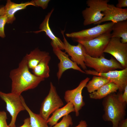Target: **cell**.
Masks as SVG:
<instances>
[{
    "label": "cell",
    "instance_id": "cell-1",
    "mask_svg": "<svg viewBox=\"0 0 127 127\" xmlns=\"http://www.w3.org/2000/svg\"><path fill=\"white\" fill-rule=\"evenodd\" d=\"M24 57L18 68L11 70L9 77L12 80L11 92L20 95L23 91L36 87L45 79L37 76L29 71Z\"/></svg>",
    "mask_w": 127,
    "mask_h": 127
},
{
    "label": "cell",
    "instance_id": "cell-2",
    "mask_svg": "<svg viewBox=\"0 0 127 127\" xmlns=\"http://www.w3.org/2000/svg\"><path fill=\"white\" fill-rule=\"evenodd\" d=\"M102 103L104 111L103 119L111 122L112 127H118L120 122L125 119L127 103L122 100L119 93H114L103 98Z\"/></svg>",
    "mask_w": 127,
    "mask_h": 127
},
{
    "label": "cell",
    "instance_id": "cell-3",
    "mask_svg": "<svg viewBox=\"0 0 127 127\" xmlns=\"http://www.w3.org/2000/svg\"><path fill=\"white\" fill-rule=\"evenodd\" d=\"M109 0H88L86 4L88 7L82 12L84 19L83 25L94 24L100 20L104 16L103 11L107 8Z\"/></svg>",
    "mask_w": 127,
    "mask_h": 127
},
{
    "label": "cell",
    "instance_id": "cell-4",
    "mask_svg": "<svg viewBox=\"0 0 127 127\" xmlns=\"http://www.w3.org/2000/svg\"><path fill=\"white\" fill-rule=\"evenodd\" d=\"M64 105L63 101L57 93L56 87L50 82L49 93L41 104L39 114L47 121L51 114Z\"/></svg>",
    "mask_w": 127,
    "mask_h": 127
},
{
    "label": "cell",
    "instance_id": "cell-5",
    "mask_svg": "<svg viewBox=\"0 0 127 127\" xmlns=\"http://www.w3.org/2000/svg\"><path fill=\"white\" fill-rule=\"evenodd\" d=\"M84 55V63L86 67L93 68L98 73H105L116 69H124L120 63L112 58L108 59L103 55L99 57L93 58L86 52Z\"/></svg>",
    "mask_w": 127,
    "mask_h": 127
},
{
    "label": "cell",
    "instance_id": "cell-6",
    "mask_svg": "<svg viewBox=\"0 0 127 127\" xmlns=\"http://www.w3.org/2000/svg\"><path fill=\"white\" fill-rule=\"evenodd\" d=\"M114 23L110 22L102 24H98L89 28L67 33L65 35L67 37L75 39L76 40H88L105 34L111 33Z\"/></svg>",
    "mask_w": 127,
    "mask_h": 127
},
{
    "label": "cell",
    "instance_id": "cell-7",
    "mask_svg": "<svg viewBox=\"0 0 127 127\" xmlns=\"http://www.w3.org/2000/svg\"><path fill=\"white\" fill-rule=\"evenodd\" d=\"M111 33L87 41L75 40L83 45L88 55L93 58L99 57L103 55L104 50L111 38Z\"/></svg>",
    "mask_w": 127,
    "mask_h": 127
},
{
    "label": "cell",
    "instance_id": "cell-8",
    "mask_svg": "<svg viewBox=\"0 0 127 127\" xmlns=\"http://www.w3.org/2000/svg\"><path fill=\"white\" fill-rule=\"evenodd\" d=\"M21 95L11 92L6 93L0 91V97L5 103L6 110L11 117V121L8 125L9 127H16L15 123L18 114L21 111L25 110Z\"/></svg>",
    "mask_w": 127,
    "mask_h": 127
},
{
    "label": "cell",
    "instance_id": "cell-9",
    "mask_svg": "<svg viewBox=\"0 0 127 127\" xmlns=\"http://www.w3.org/2000/svg\"><path fill=\"white\" fill-rule=\"evenodd\" d=\"M119 38L111 37L104 51L113 56L123 68H127V43H123Z\"/></svg>",
    "mask_w": 127,
    "mask_h": 127
},
{
    "label": "cell",
    "instance_id": "cell-10",
    "mask_svg": "<svg viewBox=\"0 0 127 127\" xmlns=\"http://www.w3.org/2000/svg\"><path fill=\"white\" fill-rule=\"evenodd\" d=\"M90 79V78H86L81 81L76 88L72 90H67L65 92L64 100L67 103L71 102L73 103L76 117L79 116V111L85 105L82 92Z\"/></svg>",
    "mask_w": 127,
    "mask_h": 127
},
{
    "label": "cell",
    "instance_id": "cell-11",
    "mask_svg": "<svg viewBox=\"0 0 127 127\" xmlns=\"http://www.w3.org/2000/svg\"><path fill=\"white\" fill-rule=\"evenodd\" d=\"M85 74L102 76L116 85L119 93H122L127 85V68L120 70H114L105 73H98L94 70H85Z\"/></svg>",
    "mask_w": 127,
    "mask_h": 127
},
{
    "label": "cell",
    "instance_id": "cell-12",
    "mask_svg": "<svg viewBox=\"0 0 127 127\" xmlns=\"http://www.w3.org/2000/svg\"><path fill=\"white\" fill-rule=\"evenodd\" d=\"M51 44L54 53L60 60V62L58 64V71L57 73V76L58 80L61 78L63 73L69 69H73L85 73L84 71L82 70L75 63L69 59L68 55L65 52L62 51L52 41Z\"/></svg>",
    "mask_w": 127,
    "mask_h": 127
},
{
    "label": "cell",
    "instance_id": "cell-13",
    "mask_svg": "<svg viewBox=\"0 0 127 127\" xmlns=\"http://www.w3.org/2000/svg\"><path fill=\"white\" fill-rule=\"evenodd\" d=\"M64 32V31H61L63 37V42L65 45L64 50L65 52L71 57L72 61L77 65H80L83 70H86L87 67L84 63V54L86 52L84 48L79 43H78L76 45L70 44L65 37Z\"/></svg>",
    "mask_w": 127,
    "mask_h": 127
},
{
    "label": "cell",
    "instance_id": "cell-14",
    "mask_svg": "<svg viewBox=\"0 0 127 127\" xmlns=\"http://www.w3.org/2000/svg\"><path fill=\"white\" fill-rule=\"evenodd\" d=\"M103 13L104 16L99 21L94 24H100L107 21L116 23L127 20V9L120 8L112 4H108L107 8Z\"/></svg>",
    "mask_w": 127,
    "mask_h": 127
},
{
    "label": "cell",
    "instance_id": "cell-15",
    "mask_svg": "<svg viewBox=\"0 0 127 127\" xmlns=\"http://www.w3.org/2000/svg\"><path fill=\"white\" fill-rule=\"evenodd\" d=\"M54 10V9H52L46 16L44 20L40 25L39 28L40 30L33 32L35 33H38L41 32H44L46 35L52 40V41L60 50H64L65 45L63 42L55 35L49 26V20Z\"/></svg>",
    "mask_w": 127,
    "mask_h": 127
},
{
    "label": "cell",
    "instance_id": "cell-16",
    "mask_svg": "<svg viewBox=\"0 0 127 127\" xmlns=\"http://www.w3.org/2000/svg\"><path fill=\"white\" fill-rule=\"evenodd\" d=\"M29 5L35 6L33 0L20 4H16L12 2L10 0H7L4 7V14L7 19V23L12 24L15 20V14L19 10L25 8Z\"/></svg>",
    "mask_w": 127,
    "mask_h": 127
},
{
    "label": "cell",
    "instance_id": "cell-17",
    "mask_svg": "<svg viewBox=\"0 0 127 127\" xmlns=\"http://www.w3.org/2000/svg\"><path fill=\"white\" fill-rule=\"evenodd\" d=\"M74 106L71 102L67 103L64 106L56 110L52 114L47 122L51 127L53 126L62 117L67 115L72 112H75Z\"/></svg>",
    "mask_w": 127,
    "mask_h": 127
},
{
    "label": "cell",
    "instance_id": "cell-18",
    "mask_svg": "<svg viewBox=\"0 0 127 127\" xmlns=\"http://www.w3.org/2000/svg\"><path fill=\"white\" fill-rule=\"evenodd\" d=\"M118 90V86L110 82L103 85L98 90L89 95L91 99H103L109 95L116 92Z\"/></svg>",
    "mask_w": 127,
    "mask_h": 127
},
{
    "label": "cell",
    "instance_id": "cell-19",
    "mask_svg": "<svg viewBox=\"0 0 127 127\" xmlns=\"http://www.w3.org/2000/svg\"><path fill=\"white\" fill-rule=\"evenodd\" d=\"M49 55L48 52L41 51L37 48L31 51L29 54H27L24 58L29 69L32 70L43 59Z\"/></svg>",
    "mask_w": 127,
    "mask_h": 127
},
{
    "label": "cell",
    "instance_id": "cell-20",
    "mask_svg": "<svg viewBox=\"0 0 127 127\" xmlns=\"http://www.w3.org/2000/svg\"><path fill=\"white\" fill-rule=\"evenodd\" d=\"M111 38H121V41L123 43H127V21L114 23L113 26Z\"/></svg>",
    "mask_w": 127,
    "mask_h": 127
},
{
    "label": "cell",
    "instance_id": "cell-21",
    "mask_svg": "<svg viewBox=\"0 0 127 127\" xmlns=\"http://www.w3.org/2000/svg\"><path fill=\"white\" fill-rule=\"evenodd\" d=\"M51 59L49 55L44 58L32 69L33 74L37 77L44 79L48 77L50 72L49 64Z\"/></svg>",
    "mask_w": 127,
    "mask_h": 127
},
{
    "label": "cell",
    "instance_id": "cell-22",
    "mask_svg": "<svg viewBox=\"0 0 127 127\" xmlns=\"http://www.w3.org/2000/svg\"><path fill=\"white\" fill-rule=\"evenodd\" d=\"M20 97L22 103L25 110L28 112L29 116L30 124L31 127H49L47 121L39 114L33 112L27 106L24 100L21 95Z\"/></svg>",
    "mask_w": 127,
    "mask_h": 127
},
{
    "label": "cell",
    "instance_id": "cell-23",
    "mask_svg": "<svg viewBox=\"0 0 127 127\" xmlns=\"http://www.w3.org/2000/svg\"><path fill=\"white\" fill-rule=\"evenodd\" d=\"M110 82L108 79L105 78L95 75L93 76L91 80L88 81L85 87L88 92L91 93Z\"/></svg>",
    "mask_w": 127,
    "mask_h": 127
},
{
    "label": "cell",
    "instance_id": "cell-24",
    "mask_svg": "<svg viewBox=\"0 0 127 127\" xmlns=\"http://www.w3.org/2000/svg\"><path fill=\"white\" fill-rule=\"evenodd\" d=\"M73 124L72 118L69 115L63 117L60 122L57 123L53 127H69Z\"/></svg>",
    "mask_w": 127,
    "mask_h": 127
},
{
    "label": "cell",
    "instance_id": "cell-25",
    "mask_svg": "<svg viewBox=\"0 0 127 127\" xmlns=\"http://www.w3.org/2000/svg\"><path fill=\"white\" fill-rule=\"evenodd\" d=\"M7 22V18L5 14L0 16V37L2 38L5 37L4 27Z\"/></svg>",
    "mask_w": 127,
    "mask_h": 127
},
{
    "label": "cell",
    "instance_id": "cell-26",
    "mask_svg": "<svg viewBox=\"0 0 127 127\" xmlns=\"http://www.w3.org/2000/svg\"><path fill=\"white\" fill-rule=\"evenodd\" d=\"M7 119L6 112L4 111H0V127H9L7 123Z\"/></svg>",
    "mask_w": 127,
    "mask_h": 127
},
{
    "label": "cell",
    "instance_id": "cell-27",
    "mask_svg": "<svg viewBox=\"0 0 127 127\" xmlns=\"http://www.w3.org/2000/svg\"><path fill=\"white\" fill-rule=\"evenodd\" d=\"M50 0H34L35 6L41 7L43 9H46L47 7Z\"/></svg>",
    "mask_w": 127,
    "mask_h": 127
},
{
    "label": "cell",
    "instance_id": "cell-28",
    "mask_svg": "<svg viewBox=\"0 0 127 127\" xmlns=\"http://www.w3.org/2000/svg\"><path fill=\"white\" fill-rule=\"evenodd\" d=\"M120 98L124 102L127 103V85L125 86L123 92L122 93H119Z\"/></svg>",
    "mask_w": 127,
    "mask_h": 127
},
{
    "label": "cell",
    "instance_id": "cell-29",
    "mask_svg": "<svg viewBox=\"0 0 127 127\" xmlns=\"http://www.w3.org/2000/svg\"><path fill=\"white\" fill-rule=\"evenodd\" d=\"M118 3L116 7L117 8H122L127 7V0H118Z\"/></svg>",
    "mask_w": 127,
    "mask_h": 127
},
{
    "label": "cell",
    "instance_id": "cell-30",
    "mask_svg": "<svg viewBox=\"0 0 127 127\" xmlns=\"http://www.w3.org/2000/svg\"><path fill=\"white\" fill-rule=\"evenodd\" d=\"M23 124L19 127H31L30 124V121L29 118L25 119L24 121Z\"/></svg>",
    "mask_w": 127,
    "mask_h": 127
},
{
    "label": "cell",
    "instance_id": "cell-31",
    "mask_svg": "<svg viewBox=\"0 0 127 127\" xmlns=\"http://www.w3.org/2000/svg\"><path fill=\"white\" fill-rule=\"evenodd\" d=\"M118 127H127V119H125L120 121Z\"/></svg>",
    "mask_w": 127,
    "mask_h": 127
},
{
    "label": "cell",
    "instance_id": "cell-32",
    "mask_svg": "<svg viewBox=\"0 0 127 127\" xmlns=\"http://www.w3.org/2000/svg\"><path fill=\"white\" fill-rule=\"evenodd\" d=\"M87 127V122L85 120H81L77 126L74 127Z\"/></svg>",
    "mask_w": 127,
    "mask_h": 127
},
{
    "label": "cell",
    "instance_id": "cell-33",
    "mask_svg": "<svg viewBox=\"0 0 127 127\" xmlns=\"http://www.w3.org/2000/svg\"><path fill=\"white\" fill-rule=\"evenodd\" d=\"M5 10L4 7H3L0 8V16L4 14Z\"/></svg>",
    "mask_w": 127,
    "mask_h": 127
}]
</instances>
